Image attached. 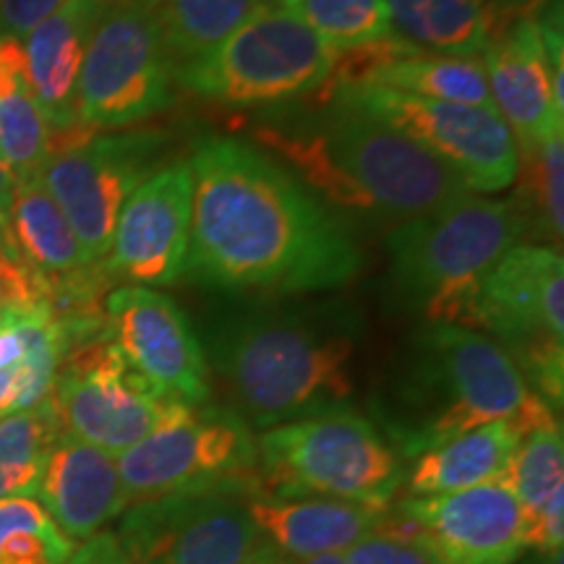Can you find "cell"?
<instances>
[{
  "label": "cell",
  "mask_w": 564,
  "mask_h": 564,
  "mask_svg": "<svg viewBox=\"0 0 564 564\" xmlns=\"http://www.w3.org/2000/svg\"><path fill=\"white\" fill-rule=\"evenodd\" d=\"M329 102L350 105L419 141L453 167L474 194L505 192L518 175V144L494 108L421 100L384 87L348 89Z\"/></svg>",
  "instance_id": "13"
},
{
  "label": "cell",
  "mask_w": 564,
  "mask_h": 564,
  "mask_svg": "<svg viewBox=\"0 0 564 564\" xmlns=\"http://www.w3.org/2000/svg\"><path fill=\"white\" fill-rule=\"evenodd\" d=\"M66 564H137V562H133L129 552L121 546L118 535L97 533L91 535L82 549H76Z\"/></svg>",
  "instance_id": "37"
},
{
  "label": "cell",
  "mask_w": 564,
  "mask_h": 564,
  "mask_svg": "<svg viewBox=\"0 0 564 564\" xmlns=\"http://www.w3.org/2000/svg\"><path fill=\"white\" fill-rule=\"evenodd\" d=\"M249 514L264 544L288 560L343 554L379 525L384 510L316 494H249Z\"/></svg>",
  "instance_id": "20"
},
{
  "label": "cell",
  "mask_w": 564,
  "mask_h": 564,
  "mask_svg": "<svg viewBox=\"0 0 564 564\" xmlns=\"http://www.w3.org/2000/svg\"><path fill=\"white\" fill-rule=\"evenodd\" d=\"M377 531L413 541L429 564H512L528 549L523 507L507 478L405 499L384 510Z\"/></svg>",
  "instance_id": "15"
},
{
  "label": "cell",
  "mask_w": 564,
  "mask_h": 564,
  "mask_svg": "<svg viewBox=\"0 0 564 564\" xmlns=\"http://www.w3.org/2000/svg\"><path fill=\"white\" fill-rule=\"evenodd\" d=\"M108 337L167 403H209V364L183 308L154 288L121 285L102 303Z\"/></svg>",
  "instance_id": "16"
},
{
  "label": "cell",
  "mask_w": 564,
  "mask_h": 564,
  "mask_svg": "<svg viewBox=\"0 0 564 564\" xmlns=\"http://www.w3.org/2000/svg\"><path fill=\"white\" fill-rule=\"evenodd\" d=\"M152 3L112 0L102 11L76 87V126L82 129H129L173 102V63Z\"/></svg>",
  "instance_id": "10"
},
{
  "label": "cell",
  "mask_w": 564,
  "mask_h": 564,
  "mask_svg": "<svg viewBox=\"0 0 564 564\" xmlns=\"http://www.w3.org/2000/svg\"><path fill=\"white\" fill-rule=\"evenodd\" d=\"M518 194L510 199L523 220L525 243L560 249L564 232V133L518 144ZM512 183V186H514Z\"/></svg>",
  "instance_id": "25"
},
{
  "label": "cell",
  "mask_w": 564,
  "mask_h": 564,
  "mask_svg": "<svg viewBox=\"0 0 564 564\" xmlns=\"http://www.w3.org/2000/svg\"><path fill=\"white\" fill-rule=\"evenodd\" d=\"M110 3H112V0H110Z\"/></svg>",
  "instance_id": "43"
},
{
  "label": "cell",
  "mask_w": 564,
  "mask_h": 564,
  "mask_svg": "<svg viewBox=\"0 0 564 564\" xmlns=\"http://www.w3.org/2000/svg\"><path fill=\"white\" fill-rule=\"evenodd\" d=\"M186 270L228 293L306 295L356 278L350 232L278 160L249 141L209 137L192 154Z\"/></svg>",
  "instance_id": "1"
},
{
  "label": "cell",
  "mask_w": 564,
  "mask_h": 564,
  "mask_svg": "<svg viewBox=\"0 0 564 564\" xmlns=\"http://www.w3.org/2000/svg\"><path fill=\"white\" fill-rule=\"evenodd\" d=\"M253 3H259V6H278V3H282V0H253Z\"/></svg>",
  "instance_id": "42"
},
{
  "label": "cell",
  "mask_w": 564,
  "mask_h": 564,
  "mask_svg": "<svg viewBox=\"0 0 564 564\" xmlns=\"http://www.w3.org/2000/svg\"><path fill=\"white\" fill-rule=\"evenodd\" d=\"M494 110L514 144H533L564 133V112L554 105L552 66L539 32V17L523 19L481 55Z\"/></svg>",
  "instance_id": "18"
},
{
  "label": "cell",
  "mask_w": 564,
  "mask_h": 564,
  "mask_svg": "<svg viewBox=\"0 0 564 564\" xmlns=\"http://www.w3.org/2000/svg\"><path fill=\"white\" fill-rule=\"evenodd\" d=\"M30 87V70H26L24 40L3 37L0 34V97Z\"/></svg>",
  "instance_id": "36"
},
{
  "label": "cell",
  "mask_w": 564,
  "mask_h": 564,
  "mask_svg": "<svg viewBox=\"0 0 564 564\" xmlns=\"http://www.w3.org/2000/svg\"><path fill=\"white\" fill-rule=\"evenodd\" d=\"M165 144L167 133L162 131L102 133L82 126L51 137L40 181L68 217L91 262L108 257L126 199L160 171Z\"/></svg>",
  "instance_id": "11"
},
{
  "label": "cell",
  "mask_w": 564,
  "mask_h": 564,
  "mask_svg": "<svg viewBox=\"0 0 564 564\" xmlns=\"http://www.w3.org/2000/svg\"><path fill=\"white\" fill-rule=\"evenodd\" d=\"M194 181L188 162L160 167L126 199L105 270L129 285H171L186 272Z\"/></svg>",
  "instance_id": "17"
},
{
  "label": "cell",
  "mask_w": 564,
  "mask_h": 564,
  "mask_svg": "<svg viewBox=\"0 0 564 564\" xmlns=\"http://www.w3.org/2000/svg\"><path fill=\"white\" fill-rule=\"evenodd\" d=\"M280 6L333 51H348L392 34L387 0H282Z\"/></svg>",
  "instance_id": "29"
},
{
  "label": "cell",
  "mask_w": 564,
  "mask_h": 564,
  "mask_svg": "<svg viewBox=\"0 0 564 564\" xmlns=\"http://www.w3.org/2000/svg\"><path fill=\"white\" fill-rule=\"evenodd\" d=\"M343 556L348 564H429L413 541L377 531V528L358 544H352L348 552H343Z\"/></svg>",
  "instance_id": "34"
},
{
  "label": "cell",
  "mask_w": 564,
  "mask_h": 564,
  "mask_svg": "<svg viewBox=\"0 0 564 564\" xmlns=\"http://www.w3.org/2000/svg\"><path fill=\"white\" fill-rule=\"evenodd\" d=\"M51 152V126L32 89L0 97V162L17 181L37 178Z\"/></svg>",
  "instance_id": "32"
},
{
  "label": "cell",
  "mask_w": 564,
  "mask_h": 564,
  "mask_svg": "<svg viewBox=\"0 0 564 564\" xmlns=\"http://www.w3.org/2000/svg\"><path fill=\"white\" fill-rule=\"evenodd\" d=\"M13 188H17V178H13V173L0 162V228H3L6 223V212H9Z\"/></svg>",
  "instance_id": "39"
},
{
  "label": "cell",
  "mask_w": 564,
  "mask_h": 564,
  "mask_svg": "<svg viewBox=\"0 0 564 564\" xmlns=\"http://www.w3.org/2000/svg\"><path fill=\"white\" fill-rule=\"evenodd\" d=\"M51 403L63 434L116 457L144 440L167 408L108 335L70 345L55 373Z\"/></svg>",
  "instance_id": "14"
},
{
  "label": "cell",
  "mask_w": 564,
  "mask_h": 564,
  "mask_svg": "<svg viewBox=\"0 0 564 564\" xmlns=\"http://www.w3.org/2000/svg\"><path fill=\"white\" fill-rule=\"evenodd\" d=\"M70 554L74 541L37 497L0 499V564H66Z\"/></svg>",
  "instance_id": "30"
},
{
  "label": "cell",
  "mask_w": 564,
  "mask_h": 564,
  "mask_svg": "<svg viewBox=\"0 0 564 564\" xmlns=\"http://www.w3.org/2000/svg\"><path fill=\"white\" fill-rule=\"evenodd\" d=\"M335 51L282 6L257 11L209 53L175 70V82L202 100L228 108H282L324 87Z\"/></svg>",
  "instance_id": "7"
},
{
  "label": "cell",
  "mask_w": 564,
  "mask_h": 564,
  "mask_svg": "<svg viewBox=\"0 0 564 564\" xmlns=\"http://www.w3.org/2000/svg\"><path fill=\"white\" fill-rule=\"evenodd\" d=\"M285 564H348L343 554H319V556H308V560H288Z\"/></svg>",
  "instance_id": "41"
},
{
  "label": "cell",
  "mask_w": 564,
  "mask_h": 564,
  "mask_svg": "<svg viewBox=\"0 0 564 564\" xmlns=\"http://www.w3.org/2000/svg\"><path fill=\"white\" fill-rule=\"evenodd\" d=\"M369 87L405 91L421 100L494 108L481 55H436L419 51L411 58L387 66Z\"/></svg>",
  "instance_id": "27"
},
{
  "label": "cell",
  "mask_w": 564,
  "mask_h": 564,
  "mask_svg": "<svg viewBox=\"0 0 564 564\" xmlns=\"http://www.w3.org/2000/svg\"><path fill=\"white\" fill-rule=\"evenodd\" d=\"M37 499L68 541H89L129 507L116 455L66 434L47 455Z\"/></svg>",
  "instance_id": "19"
},
{
  "label": "cell",
  "mask_w": 564,
  "mask_h": 564,
  "mask_svg": "<svg viewBox=\"0 0 564 564\" xmlns=\"http://www.w3.org/2000/svg\"><path fill=\"white\" fill-rule=\"evenodd\" d=\"M523 432L514 421H491L415 455L403 484L411 497H440L507 478Z\"/></svg>",
  "instance_id": "23"
},
{
  "label": "cell",
  "mask_w": 564,
  "mask_h": 564,
  "mask_svg": "<svg viewBox=\"0 0 564 564\" xmlns=\"http://www.w3.org/2000/svg\"><path fill=\"white\" fill-rule=\"evenodd\" d=\"M246 564H285V556H282L278 549H272L270 544H259L257 552L251 554V560Z\"/></svg>",
  "instance_id": "40"
},
{
  "label": "cell",
  "mask_w": 564,
  "mask_h": 564,
  "mask_svg": "<svg viewBox=\"0 0 564 564\" xmlns=\"http://www.w3.org/2000/svg\"><path fill=\"white\" fill-rule=\"evenodd\" d=\"M116 463L129 507L202 486L259 478L251 426L232 408L209 403H167L158 426Z\"/></svg>",
  "instance_id": "8"
},
{
  "label": "cell",
  "mask_w": 564,
  "mask_h": 564,
  "mask_svg": "<svg viewBox=\"0 0 564 564\" xmlns=\"http://www.w3.org/2000/svg\"><path fill=\"white\" fill-rule=\"evenodd\" d=\"M491 421H514L523 434L560 423L494 337L455 324H423L379 408L384 440L413 460Z\"/></svg>",
  "instance_id": "3"
},
{
  "label": "cell",
  "mask_w": 564,
  "mask_h": 564,
  "mask_svg": "<svg viewBox=\"0 0 564 564\" xmlns=\"http://www.w3.org/2000/svg\"><path fill=\"white\" fill-rule=\"evenodd\" d=\"M507 484L523 507V518H531L556 494H564V440L560 423L535 429L520 440L514 449Z\"/></svg>",
  "instance_id": "31"
},
{
  "label": "cell",
  "mask_w": 564,
  "mask_h": 564,
  "mask_svg": "<svg viewBox=\"0 0 564 564\" xmlns=\"http://www.w3.org/2000/svg\"><path fill=\"white\" fill-rule=\"evenodd\" d=\"M361 324L343 308L257 312L223 322L209 356L241 419L274 429L345 408L356 394Z\"/></svg>",
  "instance_id": "2"
},
{
  "label": "cell",
  "mask_w": 564,
  "mask_h": 564,
  "mask_svg": "<svg viewBox=\"0 0 564 564\" xmlns=\"http://www.w3.org/2000/svg\"><path fill=\"white\" fill-rule=\"evenodd\" d=\"M3 236L11 249L47 280L95 264L58 202L42 186L40 175L17 181L9 212H6Z\"/></svg>",
  "instance_id": "24"
},
{
  "label": "cell",
  "mask_w": 564,
  "mask_h": 564,
  "mask_svg": "<svg viewBox=\"0 0 564 564\" xmlns=\"http://www.w3.org/2000/svg\"><path fill=\"white\" fill-rule=\"evenodd\" d=\"M63 3L66 0H0V34L24 40L34 26L53 17Z\"/></svg>",
  "instance_id": "35"
},
{
  "label": "cell",
  "mask_w": 564,
  "mask_h": 564,
  "mask_svg": "<svg viewBox=\"0 0 564 564\" xmlns=\"http://www.w3.org/2000/svg\"><path fill=\"white\" fill-rule=\"evenodd\" d=\"M392 32L436 55H484L523 19L510 0H387Z\"/></svg>",
  "instance_id": "22"
},
{
  "label": "cell",
  "mask_w": 564,
  "mask_h": 564,
  "mask_svg": "<svg viewBox=\"0 0 564 564\" xmlns=\"http://www.w3.org/2000/svg\"><path fill=\"white\" fill-rule=\"evenodd\" d=\"M45 306H51V282L11 249L0 228V319Z\"/></svg>",
  "instance_id": "33"
},
{
  "label": "cell",
  "mask_w": 564,
  "mask_h": 564,
  "mask_svg": "<svg viewBox=\"0 0 564 564\" xmlns=\"http://www.w3.org/2000/svg\"><path fill=\"white\" fill-rule=\"evenodd\" d=\"M13 403H17V373L13 369L0 371V419L13 413Z\"/></svg>",
  "instance_id": "38"
},
{
  "label": "cell",
  "mask_w": 564,
  "mask_h": 564,
  "mask_svg": "<svg viewBox=\"0 0 564 564\" xmlns=\"http://www.w3.org/2000/svg\"><path fill=\"white\" fill-rule=\"evenodd\" d=\"M253 489L259 478L131 505L118 541L137 564H246L262 544L249 514Z\"/></svg>",
  "instance_id": "12"
},
{
  "label": "cell",
  "mask_w": 564,
  "mask_h": 564,
  "mask_svg": "<svg viewBox=\"0 0 564 564\" xmlns=\"http://www.w3.org/2000/svg\"><path fill=\"white\" fill-rule=\"evenodd\" d=\"M259 491L316 494L387 510L403 486V457L364 415L327 411L267 429L257 440Z\"/></svg>",
  "instance_id": "5"
},
{
  "label": "cell",
  "mask_w": 564,
  "mask_h": 564,
  "mask_svg": "<svg viewBox=\"0 0 564 564\" xmlns=\"http://www.w3.org/2000/svg\"><path fill=\"white\" fill-rule=\"evenodd\" d=\"M110 0H66L24 37L30 87L51 137L76 129V87L91 32Z\"/></svg>",
  "instance_id": "21"
},
{
  "label": "cell",
  "mask_w": 564,
  "mask_h": 564,
  "mask_svg": "<svg viewBox=\"0 0 564 564\" xmlns=\"http://www.w3.org/2000/svg\"><path fill=\"white\" fill-rule=\"evenodd\" d=\"M314 123L348 196V212L405 223L474 194L426 147L350 105H324Z\"/></svg>",
  "instance_id": "6"
},
{
  "label": "cell",
  "mask_w": 564,
  "mask_h": 564,
  "mask_svg": "<svg viewBox=\"0 0 564 564\" xmlns=\"http://www.w3.org/2000/svg\"><path fill=\"white\" fill-rule=\"evenodd\" d=\"M61 434L51 398L0 419V499L37 497L47 455Z\"/></svg>",
  "instance_id": "28"
},
{
  "label": "cell",
  "mask_w": 564,
  "mask_h": 564,
  "mask_svg": "<svg viewBox=\"0 0 564 564\" xmlns=\"http://www.w3.org/2000/svg\"><path fill=\"white\" fill-rule=\"evenodd\" d=\"M257 6L253 0H154V19L173 74L215 53Z\"/></svg>",
  "instance_id": "26"
},
{
  "label": "cell",
  "mask_w": 564,
  "mask_h": 564,
  "mask_svg": "<svg viewBox=\"0 0 564 564\" xmlns=\"http://www.w3.org/2000/svg\"><path fill=\"white\" fill-rule=\"evenodd\" d=\"M518 243H525V230L514 204L468 194L432 215L400 223L387 236L390 285L408 312L421 314L426 324L476 329L481 282Z\"/></svg>",
  "instance_id": "4"
},
{
  "label": "cell",
  "mask_w": 564,
  "mask_h": 564,
  "mask_svg": "<svg viewBox=\"0 0 564 564\" xmlns=\"http://www.w3.org/2000/svg\"><path fill=\"white\" fill-rule=\"evenodd\" d=\"M476 329L491 333L533 379V392L562 405L564 262L552 246L518 243L491 267L476 295Z\"/></svg>",
  "instance_id": "9"
}]
</instances>
